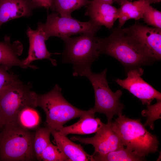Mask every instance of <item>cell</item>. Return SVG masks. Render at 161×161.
I'll return each instance as SVG.
<instances>
[{"label": "cell", "mask_w": 161, "mask_h": 161, "mask_svg": "<svg viewBox=\"0 0 161 161\" xmlns=\"http://www.w3.org/2000/svg\"><path fill=\"white\" fill-rule=\"evenodd\" d=\"M85 15L96 25H104L109 29L112 27L118 18L117 9L111 4L97 0L90 1Z\"/></svg>", "instance_id": "cell-13"}, {"label": "cell", "mask_w": 161, "mask_h": 161, "mask_svg": "<svg viewBox=\"0 0 161 161\" xmlns=\"http://www.w3.org/2000/svg\"><path fill=\"white\" fill-rule=\"evenodd\" d=\"M107 72V69H105L101 73L96 74L91 69L84 76L90 82L94 92L95 105L89 109L95 114L97 112L103 114L107 117L108 122H110L112 121L114 115H122L124 105L120 101L122 91L118 90L114 92L109 87L106 77Z\"/></svg>", "instance_id": "cell-7"}, {"label": "cell", "mask_w": 161, "mask_h": 161, "mask_svg": "<svg viewBox=\"0 0 161 161\" xmlns=\"http://www.w3.org/2000/svg\"><path fill=\"white\" fill-rule=\"evenodd\" d=\"M32 84L20 80L5 87L0 93V119L4 125L16 122L19 113L27 107L35 108L37 94L31 90Z\"/></svg>", "instance_id": "cell-6"}, {"label": "cell", "mask_w": 161, "mask_h": 161, "mask_svg": "<svg viewBox=\"0 0 161 161\" xmlns=\"http://www.w3.org/2000/svg\"><path fill=\"white\" fill-rule=\"evenodd\" d=\"M94 161H144L145 157H140L124 147L107 154H92Z\"/></svg>", "instance_id": "cell-19"}, {"label": "cell", "mask_w": 161, "mask_h": 161, "mask_svg": "<svg viewBox=\"0 0 161 161\" xmlns=\"http://www.w3.org/2000/svg\"><path fill=\"white\" fill-rule=\"evenodd\" d=\"M151 2L152 3H159L160 2L161 0H145Z\"/></svg>", "instance_id": "cell-29"}, {"label": "cell", "mask_w": 161, "mask_h": 161, "mask_svg": "<svg viewBox=\"0 0 161 161\" xmlns=\"http://www.w3.org/2000/svg\"><path fill=\"white\" fill-rule=\"evenodd\" d=\"M95 34L87 33L76 37L68 36L61 39L64 44L62 61L72 65L73 76H84L101 54L100 38Z\"/></svg>", "instance_id": "cell-2"}, {"label": "cell", "mask_w": 161, "mask_h": 161, "mask_svg": "<svg viewBox=\"0 0 161 161\" xmlns=\"http://www.w3.org/2000/svg\"><path fill=\"white\" fill-rule=\"evenodd\" d=\"M8 69L0 64V93L8 85L20 80L15 75L9 73Z\"/></svg>", "instance_id": "cell-26"}, {"label": "cell", "mask_w": 161, "mask_h": 161, "mask_svg": "<svg viewBox=\"0 0 161 161\" xmlns=\"http://www.w3.org/2000/svg\"><path fill=\"white\" fill-rule=\"evenodd\" d=\"M147 4L145 9L143 18L148 24L161 29V12L150 5Z\"/></svg>", "instance_id": "cell-25"}, {"label": "cell", "mask_w": 161, "mask_h": 161, "mask_svg": "<svg viewBox=\"0 0 161 161\" xmlns=\"http://www.w3.org/2000/svg\"><path fill=\"white\" fill-rule=\"evenodd\" d=\"M100 40L101 54L113 57L127 70L155 61L143 45L121 27L115 29L109 37Z\"/></svg>", "instance_id": "cell-1"}, {"label": "cell", "mask_w": 161, "mask_h": 161, "mask_svg": "<svg viewBox=\"0 0 161 161\" xmlns=\"http://www.w3.org/2000/svg\"><path fill=\"white\" fill-rule=\"evenodd\" d=\"M89 0H53L55 12L61 17L71 18L74 11L88 5Z\"/></svg>", "instance_id": "cell-20"}, {"label": "cell", "mask_w": 161, "mask_h": 161, "mask_svg": "<svg viewBox=\"0 0 161 161\" xmlns=\"http://www.w3.org/2000/svg\"><path fill=\"white\" fill-rule=\"evenodd\" d=\"M23 50V44L20 41L17 40L11 43L10 37L6 36L4 41H0V64L8 69L13 66H18L24 69L27 68L34 69L35 66L26 65L23 60L18 58Z\"/></svg>", "instance_id": "cell-15"}, {"label": "cell", "mask_w": 161, "mask_h": 161, "mask_svg": "<svg viewBox=\"0 0 161 161\" xmlns=\"http://www.w3.org/2000/svg\"><path fill=\"white\" fill-rule=\"evenodd\" d=\"M55 144L69 159L70 161H94L92 155L84 150L80 144L75 143L59 131L51 130Z\"/></svg>", "instance_id": "cell-16"}, {"label": "cell", "mask_w": 161, "mask_h": 161, "mask_svg": "<svg viewBox=\"0 0 161 161\" xmlns=\"http://www.w3.org/2000/svg\"><path fill=\"white\" fill-rule=\"evenodd\" d=\"M4 125L0 119V131Z\"/></svg>", "instance_id": "cell-30"}, {"label": "cell", "mask_w": 161, "mask_h": 161, "mask_svg": "<svg viewBox=\"0 0 161 161\" xmlns=\"http://www.w3.org/2000/svg\"><path fill=\"white\" fill-rule=\"evenodd\" d=\"M143 72L140 67L131 69L127 71L125 79H117L115 81L138 98L143 105H148L154 99L157 101L161 100V93L143 79L141 77Z\"/></svg>", "instance_id": "cell-9"}, {"label": "cell", "mask_w": 161, "mask_h": 161, "mask_svg": "<svg viewBox=\"0 0 161 161\" xmlns=\"http://www.w3.org/2000/svg\"><path fill=\"white\" fill-rule=\"evenodd\" d=\"M37 8L43 7L55 12L53 0H32Z\"/></svg>", "instance_id": "cell-27"}, {"label": "cell", "mask_w": 161, "mask_h": 161, "mask_svg": "<svg viewBox=\"0 0 161 161\" xmlns=\"http://www.w3.org/2000/svg\"><path fill=\"white\" fill-rule=\"evenodd\" d=\"M61 92V88L56 84L48 92L42 95L37 94V106L44 111L47 127L51 130L59 131L70 120L94 113L90 109L83 110L72 105L64 98Z\"/></svg>", "instance_id": "cell-5"}, {"label": "cell", "mask_w": 161, "mask_h": 161, "mask_svg": "<svg viewBox=\"0 0 161 161\" xmlns=\"http://www.w3.org/2000/svg\"><path fill=\"white\" fill-rule=\"evenodd\" d=\"M124 29L143 45L154 61L161 59V29L148 27L138 23Z\"/></svg>", "instance_id": "cell-11"}, {"label": "cell", "mask_w": 161, "mask_h": 161, "mask_svg": "<svg viewBox=\"0 0 161 161\" xmlns=\"http://www.w3.org/2000/svg\"><path fill=\"white\" fill-rule=\"evenodd\" d=\"M35 134L17 122L4 125L0 131V161L35 160Z\"/></svg>", "instance_id": "cell-3"}, {"label": "cell", "mask_w": 161, "mask_h": 161, "mask_svg": "<svg viewBox=\"0 0 161 161\" xmlns=\"http://www.w3.org/2000/svg\"><path fill=\"white\" fill-rule=\"evenodd\" d=\"M42 160L44 161H70L69 159L56 145L50 143L43 151Z\"/></svg>", "instance_id": "cell-24"}, {"label": "cell", "mask_w": 161, "mask_h": 161, "mask_svg": "<svg viewBox=\"0 0 161 161\" xmlns=\"http://www.w3.org/2000/svg\"><path fill=\"white\" fill-rule=\"evenodd\" d=\"M35 108L27 107L19 113L16 122L22 127L27 129L36 128L40 122L39 115Z\"/></svg>", "instance_id": "cell-22"}, {"label": "cell", "mask_w": 161, "mask_h": 161, "mask_svg": "<svg viewBox=\"0 0 161 161\" xmlns=\"http://www.w3.org/2000/svg\"><path fill=\"white\" fill-rule=\"evenodd\" d=\"M97 1L104 2L112 4L114 3L115 2L118 4L120 6L122 5L125 2L128 1H132V0H97Z\"/></svg>", "instance_id": "cell-28"}, {"label": "cell", "mask_w": 161, "mask_h": 161, "mask_svg": "<svg viewBox=\"0 0 161 161\" xmlns=\"http://www.w3.org/2000/svg\"><path fill=\"white\" fill-rule=\"evenodd\" d=\"M147 109L143 110L141 115L143 117H146L147 120L144 126L150 127V129H154V122L157 120L161 119V100L157 101L153 105L151 104L147 105Z\"/></svg>", "instance_id": "cell-23"}, {"label": "cell", "mask_w": 161, "mask_h": 161, "mask_svg": "<svg viewBox=\"0 0 161 161\" xmlns=\"http://www.w3.org/2000/svg\"><path fill=\"white\" fill-rule=\"evenodd\" d=\"M112 127L124 146L137 156L145 157L158 151L157 137L146 129L140 119H131L122 115L112 122Z\"/></svg>", "instance_id": "cell-4"}, {"label": "cell", "mask_w": 161, "mask_h": 161, "mask_svg": "<svg viewBox=\"0 0 161 161\" xmlns=\"http://www.w3.org/2000/svg\"><path fill=\"white\" fill-rule=\"evenodd\" d=\"M112 122L104 124L92 137L83 138L75 136L70 139L92 145L95 148L94 154H104L120 149L124 146L118 135L113 129Z\"/></svg>", "instance_id": "cell-10"}, {"label": "cell", "mask_w": 161, "mask_h": 161, "mask_svg": "<svg viewBox=\"0 0 161 161\" xmlns=\"http://www.w3.org/2000/svg\"><path fill=\"white\" fill-rule=\"evenodd\" d=\"M51 129L47 127H39L36 129L34 141V149L36 159L42 160L43 151L50 143Z\"/></svg>", "instance_id": "cell-21"}, {"label": "cell", "mask_w": 161, "mask_h": 161, "mask_svg": "<svg viewBox=\"0 0 161 161\" xmlns=\"http://www.w3.org/2000/svg\"><path fill=\"white\" fill-rule=\"evenodd\" d=\"M145 0H138L132 2L128 1L124 3L117 9L119 27H121L126 21L130 19L138 20L143 18V13L146 5L151 4Z\"/></svg>", "instance_id": "cell-18"}, {"label": "cell", "mask_w": 161, "mask_h": 161, "mask_svg": "<svg viewBox=\"0 0 161 161\" xmlns=\"http://www.w3.org/2000/svg\"><path fill=\"white\" fill-rule=\"evenodd\" d=\"M104 124L100 118H95V114L92 113L81 117L76 123L70 126H63L59 131L66 136L70 134H89L96 133Z\"/></svg>", "instance_id": "cell-17"}, {"label": "cell", "mask_w": 161, "mask_h": 161, "mask_svg": "<svg viewBox=\"0 0 161 161\" xmlns=\"http://www.w3.org/2000/svg\"><path fill=\"white\" fill-rule=\"evenodd\" d=\"M54 12L48 13L47 21L44 24L39 22L37 27L43 33L47 40L50 37L56 36L61 39L77 34L93 33H96L100 26L91 20L81 22L71 18L59 16Z\"/></svg>", "instance_id": "cell-8"}, {"label": "cell", "mask_w": 161, "mask_h": 161, "mask_svg": "<svg viewBox=\"0 0 161 161\" xmlns=\"http://www.w3.org/2000/svg\"><path fill=\"white\" fill-rule=\"evenodd\" d=\"M36 8L32 0H0V28L12 19L29 17Z\"/></svg>", "instance_id": "cell-14"}, {"label": "cell", "mask_w": 161, "mask_h": 161, "mask_svg": "<svg viewBox=\"0 0 161 161\" xmlns=\"http://www.w3.org/2000/svg\"><path fill=\"white\" fill-rule=\"evenodd\" d=\"M26 34L29 38V47L28 55L23 60L24 64L29 65L34 61L46 59L49 60L54 66H56V60L52 58L51 56L53 54L60 53H51L49 52L45 44V37L41 30L37 27L35 30H33L28 27Z\"/></svg>", "instance_id": "cell-12"}]
</instances>
